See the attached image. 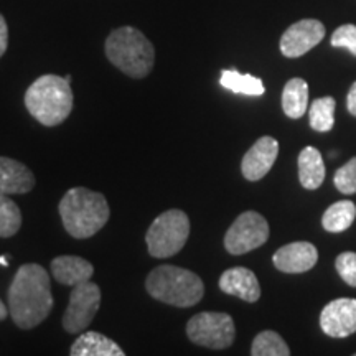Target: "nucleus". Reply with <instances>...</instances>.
I'll use <instances>...</instances> for the list:
<instances>
[{"mask_svg":"<svg viewBox=\"0 0 356 356\" xmlns=\"http://www.w3.org/2000/svg\"><path fill=\"white\" fill-rule=\"evenodd\" d=\"M356 218V207L350 200L333 203L322 216V226L328 233H341L353 225Z\"/></svg>","mask_w":356,"mask_h":356,"instance_id":"aec40b11","label":"nucleus"},{"mask_svg":"<svg viewBox=\"0 0 356 356\" xmlns=\"http://www.w3.org/2000/svg\"><path fill=\"white\" fill-rule=\"evenodd\" d=\"M8 314H10V312H8L6 304L2 302V299H0V322H2V320H6Z\"/></svg>","mask_w":356,"mask_h":356,"instance_id":"c756f323","label":"nucleus"},{"mask_svg":"<svg viewBox=\"0 0 356 356\" xmlns=\"http://www.w3.org/2000/svg\"><path fill=\"white\" fill-rule=\"evenodd\" d=\"M61 221L65 229L74 239H88L101 231L109 221L111 210L108 200L97 191L84 186L71 188L61 198L60 204Z\"/></svg>","mask_w":356,"mask_h":356,"instance_id":"f03ea898","label":"nucleus"},{"mask_svg":"<svg viewBox=\"0 0 356 356\" xmlns=\"http://www.w3.org/2000/svg\"><path fill=\"white\" fill-rule=\"evenodd\" d=\"M325 37V25L315 19H304L289 26L280 38V51L287 58H299L317 47Z\"/></svg>","mask_w":356,"mask_h":356,"instance_id":"9d476101","label":"nucleus"},{"mask_svg":"<svg viewBox=\"0 0 356 356\" xmlns=\"http://www.w3.org/2000/svg\"><path fill=\"white\" fill-rule=\"evenodd\" d=\"M335 267L340 277L351 287H356V252L346 251L337 257Z\"/></svg>","mask_w":356,"mask_h":356,"instance_id":"a878e982","label":"nucleus"},{"mask_svg":"<svg viewBox=\"0 0 356 356\" xmlns=\"http://www.w3.org/2000/svg\"><path fill=\"white\" fill-rule=\"evenodd\" d=\"M333 184H335L337 190L345 195H355L356 193V157H353L345 165H341L335 172L333 177Z\"/></svg>","mask_w":356,"mask_h":356,"instance_id":"393cba45","label":"nucleus"},{"mask_svg":"<svg viewBox=\"0 0 356 356\" xmlns=\"http://www.w3.org/2000/svg\"><path fill=\"white\" fill-rule=\"evenodd\" d=\"M104 50L111 63L131 78H145L154 68V44L134 26H121L111 32Z\"/></svg>","mask_w":356,"mask_h":356,"instance_id":"39448f33","label":"nucleus"},{"mask_svg":"<svg viewBox=\"0 0 356 356\" xmlns=\"http://www.w3.org/2000/svg\"><path fill=\"white\" fill-rule=\"evenodd\" d=\"M145 289L155 300L172 307L197 305L204 296L203 280L193 270L177 266H159L145 279Z\"/></svg>","mask_w":356,"mask_h":356,"instance_id":"20e7f679","label":"nucleus"},{"mask_svg":"<svg viewBox=\"0 0 356 356\" xmlns=\"http://www.w3.org/2000/svg\"><path fill=\"white\" fill-rule=\"evenodd\" d=\"M332 47L346 48L356 56V25L346 24L338 26L332 35Z\"/></svg>","mask_w":356,"mask_h":356,"instance_id":"bb28decb","label":"nucleus"},{"mask_svg":"<svg viewBox=\"0 0 356 356\" xmlns=\"http://www.w3.org/2000/svg\"><path fill=\"white\" fill-rule=\"evenodd\" d=\"M8 47V26L7 22L3 19V15L0 13V58L3 56V53L7 51Z\"/></svg>","mask_w":356,"mask_h":356,"instance_id":"cd10ccee","label":"nucleus"},{"mask_svg":"<svg viewBox=\"0 0 356 356\" xmlns=\"http://www.w3.org/2000/svg\"><path fill=\"white\" fill-rule=\"evenodd\" d=\"M53 309L48 270L40 264L19 267L8 287V312L22 330L38 327Z\"/></svg>","mask_w":356,"mask_h":356,"instance_id":"f257e3e1","label":"nucleus"},{"mask_svg":"<svg viewBox=\"0 0 356 356\" xmlns=\"http://www.w3.org/2000/svg\"><path fill=\"white\" fill-rule=\"evenodd\" d=\"M337 102L333 97H318L312 102L309 118L310 126L317 132H330L335 126Z\"/></svg>","mask_w":356,"mask_h":356,"instance_id":"4be33fe9","label":"nucleus"},{"mask_svg":"<svg viewBox=\"0 0 356 356\" xmlns=\"http://www.w3.org/2000/svg\"><path fill=\"white\" fill-rule=\"evenodd\" d=\"M101 307V289L97 284L88 282L74 286L70 296V304L63 315V328L68 333H83L96 317Z\"/></svg>","mask_w":356,"mask_h":356,"instance_id":"1a4fd4ad","label":"nucleus"},{"mask_svg":"<svg viewBox=\"0 0 356 356\" xmlns=\"http://www.w3.org/2000/svg\"><path fill=\"white\" fill-rule=\"evenodd\" d=\"M279 155V142L270 136H264L256 140V144L244 154L241 162L243 177L249 181H257L264 178L275 163Z\"/></svg>","mask_w":356,"mask_h":356,"instance_id":"f8f14e48","label":"nucleus"},{"mask_svg":"<svg viewBox=\"0 0 356 356\" xmlns=\"http://www.w3.org/2000/svg\"><path fill=\"white\" fill-rule=\"evenodd\" d=\"M35 188V175L22 162L0 157V193L25 195Z\"/></svg>","mask_w":356,"mask_h":356,"instance_id":"2eb2a0df","label":"nucleus"},{"mask_svg":"<svg viewBox=\"0 0 356 356\" xmlns=\"http://www.w3.org/2000/svg\"><path fill=\"white\" fill-rule=\"evenodd\" d=\"M51 274L63 286H79L91 280L95 267L79 256H58L51 261Z\"/></svg>","mask_w":356,"mask_h":356,"instance_id":"dca6fc26","label":"nucleus"},{"mask_svg":"<svg viewBox=\"0 0 356 356\" xmlns=\"http://www.w3.org/2000/svg\"><path fill=\"white\" fill-rule=\"evenodd\" d=\"M71 356H124V350L109 337L97 332H83L70 350Z\"/></svg>","mask_w":356,"mask_h":356,"instance_id":"f3484780","label":"nucleus"},{"mask_svg":"<svg viewBox=\"0 0 356 356\" xmlns=\"http://www.w3.org/2000/svg\"><path fill=\"white\" fill-rule=\"evenodd\" d=\"M3 257H6V256L0 257V264H2V266H8V261H7V259H3Z\"/></svg>","mask_w":356,"mask_h":356,"instance_id":"7c9ffc66","label":"nucleus"},{"mask_svg":"<svg viewBox=\"0 0 356 356\" xmlns=\"http://www.w3.org/2000/svg\"><path fill=\"white\" fill-rule=\"evenodd\" d=\"M220 289L225 293L254 304L261 297V286L256 274L248 267H231L220 277Z\"/></svg>","mask_w":356,"mask_h":356,"instance_id":"4468645a","label":"nucleus"},{"mask_svg":"<svg viewBox=\"0 0 356 356\" xmlns=\"http://www.w3.org/2000/svg\"><path fill=\"white\" fill-rule=\"evenodd\" d=\"M355 356H356V355H355Z\"/></svg>","mask_w":356,"mask_h":356,"instance_id":"2f4dec72","label":"nucleus"},{"mask_svg":"<svg viewBox=\"0 0 356 356\" xmlns=\"http://www.w3.org/2000/svg\"><path fill=\"white\" fill-rule=\"evenodd\" d=\"M299 180L305 190H317L323 184L325 163L315 147H305L299 154Z\"/></svg>","mask_w":356,"mask_h":356,"instance_id":"a211bd4d","label":"nucleus"},{"mask_svg":"<svg viewBox=\"0 0 356 356\" xmlns=\"http://www.w3.org/2000/svg\"><path fill=\"white\" fill-rule=\"evenodd\" d=\"M309 108V84L302 78L289 79L282 91V109L291 119H300Z\"/></svg>","mask_w":356,"mask_h":356,"instance_id":"6ab92c4d","label":"nucleus"},{"mask_svg":"<svg viewBox=\"0 0 356 356\" xmlns=\"http://www.w3.org/2000/svg\"><path fill=\"white\" fill-rule=\"evenodd\" d=\"M25 108L43 126H60L73 111L70 81L56 74H43L35 79L25 92Z\"/></svg>","mask_w":356,"mask_h":356,"instance_id":"7ed1b4c3","label":"nucleus"},{"mask_svg":"<svg viewBox=\"0 0 356 356\" xmlns=\"http://www.w3.org/2000/svg\"><path fill=\"white\" fill-rule=\"evenodd\" d=\"M22 226V211L8 195L0 193V238H12Z\"/></svg>","mask_w":356,"mask_h":356,"instance_id":"b1692460","label":"nucleus"},{"mask_svg":"<svg viewBox=\"0 0 356 356\" xmlns=\"http://www.w3.org/2000/svg\"><path fill=\"white\" fill-rule=\"evenodd\" d=\"M318 261V251L312 243L296 241L286 244L273 256L274 266L280 273L302 274L315 267Z\"/></svg>","mask_w":356,"mask_h":356,"instance_id":"ddd939ff","label":"nucleus"},{"mask_svg":"<svg viewBox=\"0 0 356 356\" xmlns=\"http://www.w3.org/2000/svg\"><path fill=\"white\" fill-rule=\"evenodd\" d=\"M190 218L181 210H167L155 218L147 229L145 243L149 254L165 259L178 254L188 241Z\"/></svg>","mask_w":356,"mask_h":356,"instance_id":"423d86ee","label":"nucleus"},{"mask_svg":"<svg viewBox=\"0 0 356 356\" xmlns=\"http://www.w3.org/2000/svg\"><path fill=\"white\" fill-rule=\"evenodd\" d=\"M186 337L191 343L204 348H229L236 337L234 320L225 312H202L188 320Z\"/></svg>","mask_w":356,"mask_h":356,"instance_id":"0eeeda50","label":"nucleus"},{"mask_svg":"<svg viewBox=\"0 0 356 356\" xmlns=\"http://www.w3.org/2000/svg\"><path fill=\"white\" fill-rule=\"evenodd\" d=\"M220 84L228 91H233L236 95L246 96H262L266 92L264 83L259 78L252 74H241L236 70H225L221 73Z\"/></svg>","mask_w":356,"mask_h":356,"instance_id":"412c9836","label":"nucleus"},{"mask_svg":"<svg viewBox=\"0 0 356 356\" xmlns=\"http://www.w3.org/2000/svg\"><path fill=\"white\" fill-rule=\"evenodd\" d=\"M346 108H348V113L356 118V81L351 84L348 96H346Z\"/></svg>","mask_w":356,"mask_h":356,"instance_id":"c85d7f7f","label":"nucleus"},{"mask_svg":"<svg viewBox=\"0 0 356 356\" xmlns=\"http://www.w3.org/2000/svg\"><path fill=\"white\" fill-rule=\"evenodd\" d=\"M252 356H289L291 350L284 338L273 330L261 332L251 345Z\"/></svg>","mask_w":356,"mask_h":356,"instance_id":"5701e85b","label":"nucleus"},{"mask_svg":"<svg viewBox=\"0 0 356 356\" xmlns=\"http://www.w3.org/2000/svg\"><path fill=\"white\" fill-rule=\"evenodd\" d=\"M269 222L257 211H244L236 218L225 234V248L229 254L241 256L261 248L269 239Z\"/></svg>","mask_w":356,"mask_h":356,"instance_id":"6e6552de","label":"nucleus"},{"mask_svg":"<svg viewBox=\"0 0 356 356\" xmlns=\"http://www.w3.org/2000/svg\"><path fill=\"white\" fill-rule=\"evenodd\" d=\"M320 327L325 335L346 338L356 332V299H337L323 307Z\"/></svg>","mask_w":356,"mask_h":356,"instance_id":"9b49d317","label":"nucleus"}]
</instances>
